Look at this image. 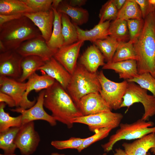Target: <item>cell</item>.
I'll return each mask as SVG.
<instances>
[{
	"label": "cell",
	"instance_id": "1",
	"mask_svg": "<svg viewBox=\"0 0 155 155\" xmlns=\"http://www.w3.org/2000/svg\"><path fill=\"white\" fill-rule=\"evenodd\" d=\"M66 90L55 81L52 86L44 90V106L51 112L56 121L70 129L73 126V120L83 116Z\"/></svg>",
	"mask_w": 155,
	"mask_h": 155
},
{
	"label": "cell",
	"instance_id": "2",
	"mask_svg": "<svg viewBox=\"0 0 155 155\" xmlns=\"http://www.w3.org/2000/svg\"><path fill=\"white\" fill-rule=\"evenodd\" d=\"M133 45L138 74L149 73L155 78V10L145 19L141 34Z\"/></svg>",
	"mask_w": 155,
	"mask_h": 155
},
{
	"label": "cell",
	"instance_id": "3",
	"mask_svg": "<svg viewBox=\"0 0 155 155\" xmlns=\"http://www.w3.org/2000/svg\"><path fill=\"white\" fill-rule=\"evenodd\" d=\"M40 35L38 28L24 16L0 26V40L6 51L16 50L24 41Z\"/></svg>",
	"mask_w": 155,
	"mask_h": 155
},
{
	"label": "cell",
	"instance_id": "4",
	"mask_svg": "<svg viewBox=\"0 0 155 155\" xmlns=\"http://www.w3.org/2000/svg\"><path fill=\"white\" fill-rule=\"evenodd\" d=\"M101 89L98 73L89 72L78 63L71 75L66 90L77 105L84 96L92 93H99Z\"/></svg>",
	"mask_w": 155,
	"mask_h": 155
},
{
	"label": "cell",
	"instance_id": "5",
	"mask_svg": "<svg viewBox=\"0 0 155 155\" xmlns=\"http://www.w3.org/2000/svg\"><path fill=\"white\" fill-rule=\"evenodd\" d=\"M154 125L153 122H146L141 119L131 123H120L119 128L110 137L107 142L101 145L102 147L104 152H108L121 140L138 139L148 134L155 133V126L149 127Z\"/></svg>",
	"mask_w": 155,
	"mask_h": 155
},
{
	"label": "cell",
	"instance_id": "6",
	"mask_svg": "<svg viewBox=\"0 0 155 155\" xmlns=\"http://www.w3.org/2000/svg\"><path fill=\"white\" fill-rule=\"evenodd\" d=\"M137 102L141 103L144 107V112L141 118L142 120L146 121L155 115V97L148 94L147 90L134 82H128L120 108L127 107L129 108Z\"/></svg>",
	"mask_w": 155,
	"mask_h": 155
},
{
	"label": "cell",
	"instance_id": "7",
	"mask_svg": "<svg viewBox=\"0 0 155 155\" xmlns=\"http://www.w3.org/2000/svg\"><path fill=\"white\" fill-rule=\"evenodd\" d=\"M98 75L101 87L99 93L108 106L112 110L120 108L128 82L127 80L120 82L112 81L105 76L102 71L98 73Z\"/></svg>",
	"mask_w": 155,
	"mask_h": 155
},
{
	"label": "cell",
	"instance_id": "8",
	"mask_svg": "<svg viewBox=\"0 0 155 155\" xmlns=\"http://www.w3.org/2000/svg\"><path fill=\"white\" fill-rule=\"evenodd\" d=\"M123 118L121 113L111 111L78 117L74 119L73 122L86 125L90 131L95 133L101 128L111 127L114 129L118 127Z\"/></svg>",
	"mask_w": 155,
	"mask_h": 155
},
{
	"label": "cell",
	"instance_id": "9",
	"mask_svg": "<svg viewBox=\"0 0 155 155\" xmlns=\"http://www.w3.org/2000/svg\"><path fill=\"white\" fill-rule=\"evenodd\" d=\"M27 86L26 82H22L11 78L0 76V92L11 96L15 101L17 107L28 109L36 102L35 99L30 101L25 98Z\"/></svg>",
	"mask_w": 155,
	"mask_h": 155
},
{
	"label": "cell",
	"instance_id": "10",
	"mask_svg": "<svg viewBox=\"0 0 155 155\" xmlns=\"http://www.w3.org/2000/svg\"><path fill=\"white\" fill-rule=\"evenodd\" d=\"M40 140L33 121L22 124L20 127L14 142L21 155H31L36 150Z\"/></svg>",
	"mask_w": 155,
	"mask_h": 155
},
{
	"label": "cell",
	"instance_id": "11",
	"mask_svg": "<svg viewBox=\"0 0 155 155\" xmlns=\"http://www.w3.org/2000/svg\"><path fill=\"white\" fill-rule=\"evenodd\" d=\"M44 90L39 93L35 104L28 109L17 107L10 110L20 114L22 116V125L35 120H42L46 121L51 126H54L57 124V121L44 108Z\"/></svg>",
	"mask_w": 155,
	"mask_h": 155
},
{
	"label": "cell",
	"instance_id": "12",
	"mask_svg": "<svg viewBox=\"0 0 155 155\" xmlns=\"http://www.w3.org/2000/svg\"><path fill=\"white\" fill-rule=\"evenodd\" d=\"M57 50L50 48L40 35L24 41L16 51L23 57L37 56L46 61L53 57Z\"/></svg>",
	"mask_w": 155,
	"mask_h": 155
},
{
	"label": "cell",
	"instance_id": "13",
	"mask_svg": "<svg viewBox=\"0 0 155 155\" xmlns=\"http://www.w3.org/2000/svg\"><path fill=\"white\" fill-rule=\"evenodd\" d=\"M22 57L15 50L0 53V76L18 80L21 76Z\"/></svg>",
	"mask_w": 155,
	"mask_h": 155
},
{
	"label": "cell",
	"instance_id": "14",
	"mask_svg": "<svg viewBox=\"0 0 155 155\" xmlns=\"http://www.w3.org/2000/svg\"><path fill=\"white\" fill-rule=\"evenodd\" d=\"M84 42L78 40L71 44L63 46L53 57L71 75L77 66L80 49Z\"/></svg>",
	"mask_w": 155,
	"mask_h": 155
},
{
	"label": "cell",
	"instance_id": "15",
	"mask_svg": "<svg viewBox=\"0 0 155 155\" xmlns=\"http://www.w3.org/2000/svg\"><path fill=\"white\" fill-rule=\"evenodd\" d=\"M83 116L111 111L100 93H92L82 97L77 104Z\"/></svg>",
	"mask_w": 155,
	"mask_h": 155
},
{
	"label": "cell",
	"instance_id": "16",
	"mask_svg": "<svg viewBox=\"0 0 155 155\" xmlns=\"http://www.w3.org/2000/svg\"><path fill=\"white\" fill-rule=\"evenodd\" d=\"M24 16L32 21L39 30L46 43L48 42L52 33L54 19L52 8L46 11L26 13Z\"/></svg>",
	"mask_w": 155,
	"mask_h": 155
},
{
	"label": "cell",
	"instance_id": "17",
	"mask_svg": "<svg viewBox=\"0 0 155 155\" xmlns=\"http://www.w3.org/2000/svg\"><path fill=\"white\" fill-rule=\"evenodd\" d=\"M37 70L44 71L66 90L71 75L53 57L46 61L44 64Z\"/></svg>",
	"mask_w": 155,
	"mask_h": 155
},
{
	"label": "cell",
	"instance_id": "18",
	"mask_svg": "<svg viewBox=\"0 0 155 155\" xmlns=\"http://www.w3.org/2000/svg\"><path fill=\"white\" fill-rule=\"evenodd\" d=\"M105 58L94 44L88 46L80 57V64L92 73H97L99 67L103 66Z\"/></svg>",
	"mask_w": 155,
	"mask_h": 155
},
{
	"label": "cell",
	"instance_id": "19",
	"mask_svg": "<svg viewBox=\"0 0 155 155\" xmlns=\"http://www.w3.org/2000/svg\"><path fill=\"white\" fill-rule=\"evenodd\" d=\"M128 155H146L149 150L155 146V133L148 134L131 143L122 144Z\"/></svg>",
	"mask_w": 155,
	"mask_h": 155
},
{
	"label": "cell",
	"instance_id": "20",
	"mask_svg": "<svg viewBox=\"0 0 155 155\" xmlns=\"http://www.w3.org/2000/svg\"><path fill=\"white\" fill-rule=\"evenodd\" d=\"M102 69L114 70L118 73L120 78L126 80L133 79L139 75L137 61L135 60L107 62L103 66Z\"/></svg>",
	"mask_w": 155,
	"mask_h": 155
},
{
	"label": "cell",
	"instance_id": "21",
	"mask_svg": "<svg viewBox=\"0 0 155 155\" xmlns=\"http://www.w3.org/2000/svg\"><path fill=\"white\" fill-rule=\"evenodd\" d=\"M110 21L98 23L89 30H84L76 25L78 40L89 41L93 43L98 40L106 38L109 36Z\"/></svg>",
	"mask_w": 155,
	"mask_h": 155
},
{
	"label": "cell",
	"instance_id": "22",
	"mask_svg": "<svg viewBox=\"0 0 155 155\" xmlns=\"http://www.w3.org/2000/svg\"><path fill=\"white\" fill-rule=\"evenodd\" d=\"M56 9L59 12L67 15L72 22L78 26L86 24L89 20V14L87 10L72 6L66 1L63 0Z\"/></svg>",
	"mask_w": 155,
	"mask_h": 155
},
{
	"label": "cell",
	"instance_id": "23",
	"mask_svg": "<svg viewBox=\"0 0 155 155\" xmlns=\"http://www.w3.org/2000/svg\"><path fill=\"white\" fill-rule=\"evenodd\" d=\"M41 57L35 55H30L23 57L21 63L22 74L17 80L24 82L45 63Z\"/></svg>",
	"mask_w": 155,
	"mask_h": 155
},
{
	"label": "cell",
	"instance_id": "24",
	"mask_svg": "<svg viewBox=\"0 0 155 155\" xmlns=\"http://www.w3.org/2000/svg\"><path fill=\"white\" fill-rule=\"evenodd\" d=\"M52 8L54 15L53 30L51 38L46 43L50 48L58 50L63 46L64 42L62 32V14L56 9Z\"/></svg>",
	"mask_w": 155,
	"mask_h": 155
},
{
	"label": "cell",
	"instance_id": "25",
	"mask_svg": "<svg viewBox=\"0 0 155 155\" xmlns=\"http://www.w3.org/2000/svg\"><path fill=\"white\" fill-rule=\"evenodd\" d=\"M27 83V89L25 94L26 98L30 92L33 90L36 92L46 89L52 86L55 80L47 75H39L36 72L28 78Z\"/></svg>",
	"mask_w": 155,
	"mask_h": 155
},
{
	"label": "cell",
	"instance_id": "26",
	"mask_svg": "<svg viewBox=\"0 0 155 155\" xmlns=\"http://www.w3.org/2000/svg\"><path fill=\"white\" fill-rule=\"evenodd\" d=\"M35 12L22 0H0V15Z\"/></svg>",
	"mask_w": 155,
	"mask_h": 155
},
{
	"label": "cell",
	"instance_id": "27",
	"mask_svg": "<svg viewBox=\"0 0 155 155\" xmlns=\"http://www.w3.org/2000/svg\"><path fill=\"white\" fill-rule=\"evenodd\" d=\"M20 127H11L0 132V148L5 154L14 153L17 148L15 140Z\"/></svg>",
	"mask_w": 155,
	"mask_h": 155
},
{
	"label": "cell",
	"instance_id": "28",
	"mask_svg": "<svg viewBox=\"0 0 155 155\" xmlns=\"http://www.w3.org/2000/svg\"><path fill=\"white\" fill-rule=\"evenodd\" d=\"M61 14L62 32L64 40L63 46L69 45L78 41L76 25L67 15Z\"/></svg>",
	"mask_w": 155,
	"mask_h": 155
},
{
	"label": "cell",
	"instance_id": "29",
	"mask_svg": "<svg viewBox=\"0 0 155 155\" xmlns=\"http://www.w3.org/2000/svg\"><path fill=\"white\" fill-rule=\"evenodd\" d=\"M119 43L115 38L108 36L105 39L96 40L94 44L100 51L107 62H111Z\"/></svg>",
	"mask_w": 155,
	"mask_h": 155
},
{
	"label": "cell",
	"instance_id": "30",
	"mask_svg": "<svg viewBox=\"0 0 155 155\" xmlns=\"http://www.w3.org/2000/svg\"><path fill=\"white\" fill-rule=\"evenodd\" d=\"M140 8L134 0H126L118 12L117 19L127 21L130 19L142 20Z\"/></svg>",
	"mask_w": 155,
	"mask_h": 155
},
{
	"label": "cell",
	"instance_id": "31",
	"mask_svg": "<svg viewBox=\"0 0 155 155\" xmlns=\"http://www.w3.org/2000/svg\"><path fill=\"white\" fill-rule=\"evenodd\" d=\"M127 21L117 19L111 22L109 28V36L118 42H125L129 37Z\"/></svg>",
	"mask_w": 155,
	"mask_h": 155
},
{
	"label": "cell",
	"instance_id": "32",
	"mask_svg": "<svg viewBox=\"0 0 155 155\" xmlns=\"http://www.w3.org/2000/svg\"><path fill=\"white\" fill-rule=\"evenodd\" d=\"M137 60L133 44L129 41L120 42L113 58L112 62H115L129 60Z\"/></svg>",
	"mask_w": 155,
	"mask_h": 155
},
{
	"label": "cell",
	"instance_id": "33",
	"mask_svg": "<svg viewBox=\"0 0 155 155\" xmlns=\"http://www.w3.org/2000/svg\"><path fill=\"white\" fill-rule=\"evenodd\" d=\"M6 104L0 102V132L11 127H20L22 125L21 115L16 117L10 116L4 110Z\"/></svg>",
	"mask_w": 155,
	"mask_h": 155
},
{
	"label": "cell",
	"instance_id": "34",
	"mask_svg": "<svg viewBox=\"0 0 155 155\" xmlns=\"http://www.w3.org/2000/svg\"><path fill=\"white\" fill-rule=\"evenodd\" d=\"M127 80L128 82L136 83L141 88L150 91L155 97V78L150 73H144Z\"/></svg>",
	"mask_w": 155,
	"mask_h": 155
},
{
	"label": "cell",
	"instance_id": "35",
	"mask_svg": "<svg viewBox=\"0 0 155 155\" xmlns=\"http://www.w3.org/2000/svg\"><path fill=\"white\" fill-rule=\"evenodd\" d=\"M118 10L115 6L113 0H109L102 5L100 11L98 23L107 21L117 19Z\"/></svg>",
	"mask_w": 155,
	"mask_h": 155
},
{
	"label": "cell",
	"instance_id": "36",
	"mask_svg": "<svg viewBox=\"0 0 155 155\" xmlns=\"http://www.w3.org/2000/svg\"><path fill=\"white\" fill-rule=\"evenodd\" d=\"M85 138L72 137L67 140L52 141L51 144L59 150L68 149L77 150L82 145Z\"/></svg>",
	"mask_w": 155,
	"mask_h": 155
},
{
	"label": "cell",
	"instance_id": "37",
	"mask_svg": "<svg viewBox=\"0 0 155 155\" xmlns=\"http://www.w3.org/2000/svg\"><path fill=\"white\" fill-rule=\"evenodd\" d=\"M113 129L112 127H107L98 130L93 135L85 138L82 145L77 150L78 151L80 152L93 144L106 137Z\"/></svg>",
	"mask_w": 155,
	"mask_h": 155
},
{
	"label": "cell",
	"instance_id": "38",
	"mask_svg": "<svg viewBox=\"0 0 155 155\" xmlns=\"http://www.w3.org/2000/svg\"><path fill=\"white\" fill-rule=\"evenodd\" d=\"M127 21L129 36V41L134 44L141 34L144 22L142 20L130 19Z\"/></svg>",
	"mask_w": 155,
	"mask_h": 155
},
{
	"label": "cell",
	"instance_id": "39",
	"mask_svg": "<svg viewBox=\"0 0 155 155\" xmlns=\"http://www.w3.org/2000/svg\"><path fill=\"white\" fill-rule=\"evenodd\" d=\"M34 12L47 11L51 9L53 0H22Z\"/></svg>",
	"mask_w": 155,
	"mask_h": 155
},
{
	"label": "cell",
	"instance_id": "40",
	"mask_svg": "<svg viewBox=\"0 0 155 155\" xmlns=\"http://www.w3.org/2000/svg\"><path fill=\"white\" fill-rule=\"evenodd\" d=\"M139 6L142 18L145 19L155 8L149 3L148 0H134Z\"/></svg>",
	"mask_w": 155,
	"mask_h": 155
},
{
	"label": "cell",
	"instance_id": "41",
	"mask_svg": "<svg viewBox=\"0 0 155 155\" xmlns=\"http://www.w3.org/2000/svg\"><path fill=\"white\" fill-rule=\"evenodd\" d=\"M3 102L9 107L16 106V102L13 99L7 94L0 92V102Z\"/></svg>",
	"mask_w": 155,
	"mask_h": 155
},
{
	"label": "cell",
	"instance_id": "42",
	"mask_svg": "<svg viewBox=\"0 0 155 155\" xmlns=\"http://www.w3.org/2000/svg\"><path fill=\"white\" fill-rule=\"evenodd\" d=\"M24 16L23 14L14 15H0V26L3 24L20 18Z\"/></svg>",
	"mask_w": 155,
	"mask_h": 155
},
{
	"label": "cell",
	"instance_id": "43",
	"mask_svg": "<svg viewBox=\"0 0 155 155\" xmlns=\"http://www.w3.org/2000/svg\"><path fill=\"white\" fill-rule=\"evenodd\" d=\"M87 1L86 0H71L69 1L68 3L73 7H80L84 5Z\"/></svg>",
	"mask_w": 155,
	"mask_h": 155
},
{
	"label": "cell",
	"instance_id": "44",
	"mask_svg": "<svg viewBox=\"0 0 155 155\" xmlns=\"http://www.w3.org/2000/svg\"><path fill=\"white\" fill-rule=\"evenodd\" d=\"M116 7L119 11L120 10L125 4L126 0H113Z\"/></svg>",
	"mask_w": 155,
	"mask_h": 155
},
{
	"label": "cell",
	"instance_id": "45",
	"mask_svg": "<svg viewBox=\"0 0 155 155\" xmlns=\"http://www.w3.org/2000/svg\"><path fill=\"white\" fill-rule=\"evenodd\" d=\"M113 155H128L123 150L120 148H116L115 150V152Z\"/></svg>",
	"mask_w": 155,
	"mask_h": 155
},
{
	"label": "cell",
	"instance_id": "46",
	"mask_svg": "<svg viewBox=\"0 0 155 155\" xmlns=\"http://www.w3.org/2000/svg\"><path fill=\"white\" fill-rule=\"evenodd\" d=\"M62 1V0H53L51 7L56 9Z\"/></svg>",
	"mask_w": 155,
	"mask_h": 155
},
{
	"label": "cell",
	"instance_id": "47",
	"mask_svg": "<svg viewBox=\"0 0 155 155\" xmlns=\"http://www.w3.org/2000/svg\"><path fill=\"white\" fill-rule=\"evenodd\" d=\"M6 51L5 47L2 42L0 40V53H4Z\"/></svg>",
	"mask_w": 155,
	"mask_h": 155
},
{
	"label": "cell",
	"instance_id": "48",
	"mask_svg": "<svg viewBox=\"0 0 155 155\" xmlns=\"http://www.w3.org/2000/svg\"><path fill=\"white\" fill-rule=\"evenodd\" d=\"M149 3L155 8V0H148Z\"/></svg>",
	"mask_w": 155,
	"mask_h": 155
},
{
	"label": "cell",
	"instance_id": "49",
	"mask_svg": "<svg viewBox=\"0 0 155 155\" xmlns=\"http://www.w3.org/2000/svg\"><path fill=\"white\" fill-rule=\"evenodd\" d=\"M51 155H65L64 154H60L57 152H53L52 153Z\"/></svg>",
	"mask_w": 155,
	"mask_h": 155
},
{
	"label": "cell",
	"instance_id": "50",
	"mask_svg": "<svg viewBox=\"0 0 155 155\" xmlns=\"http://www.w3.org/2000/svg\"><path fill=\"white\" fill-rule=\"evenodd\" d=\"M150 151L153 154H155V146L151 148L150 149Z\"/></svg>",
	"mask_w": 155,
	"mask_h": 155
},
{
	"label": "cell",
	"instance_id": "51",
	"mask_svg": "<svg viewBox=\"0 0 155 155\" xmlns=\"http://www.w3.org/2000/svg\"><path fill=\"white\" fill-rule=\"evenodd\" d=\"M0 155H16V154H0Z\"/></svg>",
	"mask_w": 155,
	"mask_h": 155
},
{
	"label": "cell",
	"instance_id": "52",
	"mask_svg": "<svg viewBox=\"0 0 155 155\" xmlns=\"http://www.w3.org/2000/svg\"><path fill=\"white\" fill-rule=\"evenodd\" d=\"M107 155L106 153H104L102 155L99 154V155Z\"/></svg>",
	"mask_w": 155,
	"mask_h": 155
},
{
	"label": "cell",
	"instance_id": "53",
	"mask_svg": "<svg viewBox=\"0 0 155 155\" xmlns=\"http://www.w3.org/2000/svg\"><path fill=\"white\" fill-rule=\"evenodd\" d=\"M146 155H152L150 152L148 153Z\"/></svg>",
	"mask_w": 155,
	"mask_h": 155
},
{
	"label": "cell",
	"instance_id": "54",
	"mask_svg": "<svg viewBox=\"0 0 155 155\" xmlns=\"http://www.w3.org/2000/svg\"></svg>",
	"mask_w": 155,
	"mask_h": 155
}]
</instances>
